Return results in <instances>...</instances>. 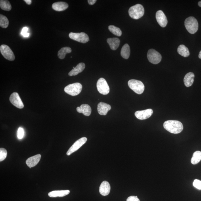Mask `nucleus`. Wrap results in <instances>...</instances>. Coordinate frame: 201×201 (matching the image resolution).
I'll list each match as a JSON object with an SVG mask.
<instances>
[{
	"label": "nucleus",
	"instance_id": "423d86ee",
	"mask_svg": "<svg viewBox=\"0 0 201 201\" xmlns=\"http://www.w3.org/2000/svg\"><path fill=\"white\" fill-rule=\"evenodd\" d=\"M69 37L71 39L82 43H86L90 40L88 35L84 32H71L69 33Z\"/></svg>",
	"mask_w": 201,
	"mask_h": 201
},
{
	"label": "nucleus",
	"instance_id": "b1692460",
	"mask_svg": "<svg viewBox=\"0 0 201 201\" xmlns=\"http://www.w3.org/2000/svg\"><path fill=\"white\" fill-rule=\"evenodd\" d=\"M177 51L179 55L184 57H188L190 54L188 48L183 44L179 46Z\"/></svg>",
	"mask_w": 201,
	"mask_h": 201
},
{
	"label": "nucleus",
	"instance_id": "c85d7f7f",
	"mask_svg": "<svg viewBox=\"0 0 201 201\" xmlns=\"http://www.w3.org/2000/svg\"><path fill=\"white\" fill-rule=\"evenodd\" d=\"M109 29L110 32L113 34L117 36H121L122 35V32L120 28L114 26H110L109 27Z\"/></svg>",
	"mask_w": 201,
	"mask_h": 201
},
{
	"label": "nucleus",
	"instance_id": "0eeeda50",
	"mask_svg": "<svg viewBox=\"0 0 201 201\" xmlns=\"http://www.w3.org/2000/svg\"><path fill=\"white\" fill-rule=\"evenodd\" d=\"M147 57L149 61L154 64H157L161 61L162 56L161 54L156 50L150 49L148 50Z\"/></svg>",
	"mask_w": 201,
	"mask_h": 201
},
{
	"label": "nucleus",
	"instance_id": "4be33fe9",
	"mask_svg": "<svg viewBox=\"0 0 201 201\" xmlns=\"http://www.w3.org/2000/svg\"><path fill=\"white\" fill-rule=\"evenodd\" d=\"M194 75L192 72H189L185 75L184 79V82L185 86L190 87L192 86L194 82Z\"/></svg>",
	"mask_w": 201,
	"mask_h": 201
},
{
	"label": "nucleus",
	"instance_id": "f257e3e1",
	"mask_svg": "<svg viewBox=\"0 0 201 201\" xmlns=\"http://www.w3.org/2000/svg\"><path fill=\"white\" fill-rule=\"evenodd\" d=\"M163 125L166 130L173 134H178L181 133L183 129L182 123L179 121L169 120L165 121Z\"/></svg>",
	"mask_w": 201,
	"mask_h": 201
},
{
	"label": "nucleus",
	"instance_id": "a211bd4d",
	"mask_svg": "<svg viewBox=\"0 0 201 201\" xmlns=\"http://www.w3.org/2000/svg\"><path fill=\"white\" fill-rule=\"evenodd\" d=\"M76 110L79 113H82L86 116H90L92 111L90 106L87 104H83L80 107H77Z\"/></svg>",
	"mask_w": 201,
	"mask_h": 201
},
{
	"label": "nucleus",
	"instance_id": "aec40b11",
	"mask_svg": "<svg viewBox=\"0 0 201 201\" xmlns=\"http://www.w3.org/2000/svg\"><path fill=\"white\" fill-rule=\"evenodd\" d=\"M107 42L111 49L115 50L119 47L120 41L118 38H108Z\"/></svg>",
	"mask_w": 201,
	"mask_h": 201
},
{
	"label": "nucleus",
	"instance_id": "dca6fc26",
	"mask_svg": "<svg viewBox=\"0 0 201 201\" xmlns=\"http://www.w3.org/2000/svg\"><path fill=\"white\" fill-rule=\"evenodd\" d=\"M41 158V154H37L28 158L26 161L27 165L30 168L35 167L40 161Z\"/></svg>",
	"mask_w": 201,
	"mask_h": 201
},
{
	"label": "nucleus",
	"instance_id": "c9c22d12",
	"mask_svg": "<svg viewBox=\"0 0 201 201\" xmlns=\"http://www.w3.org/2000/svg\"><path fill=\"white\" fill-rule=\"evenodd\" d=\"M24 1L26 2V3L28 5H31L32 3V1L31 0H24Z\"/></svg>",
	"mask_w": 201,
	"mask_h": 201
},
{
	"label": "nucleus",
	"instance_id": "f8f14e48",
	"mask_svg": "<svg viewBox=\"0 0 201 201\" xmlns=\"http://www.w3.org/2000/svg\"><path fill=\"white\" fill-rule=\"evenodd\" d=\"M153 111L151 109H148L144 110L138 111L135 113V115L137 119L141 120L148 119L151 116Z\"/></svg>",
	"mask_w": 201,
	"mask_h": 201
},
{
	"label": "nucleus",
	"instance_id": "20e7f679",
	"mask_svg": "<svg viewBox=\"0 0 201 201\" xmlns=\"http://www.w3.org/2000/svg\"><path fill=\"white\" fill-rule=\"evenodd\" d=\"M82 86L80 83H75L66 86L64 91L67 94L71 96H76L82 91Z\"/></svg>",
	"mask_w": 201,
	"mask_h": 201
},
{
	"label": "nucleus",
	"instance_id": "393cba45",
	"mask_svg": "<svg viewBox=\"0 0 201 201\" xmlns=\"http://www.w3.org/2000/svg\"><path fill=\"white\" fill-rule=\"evenodd\" d=\"M71 52L70 47H65L62 48L58 52V57L60 59H63L65 58L66 54L70 53Z\"/></svg>",
	"mask_w": 201,
	"mask_h": 201
},
{
	"label": "nucleus",
	"instance_id": "9b49d317",
	"mask_svg": "<svg viewBox=\"0 0 201 201\" xmlns=\"http://www.w3.org/2000/svg\"><path fill=\"white\" fill-rule=\"evenodd\" d=\"M9 100L13 105L18 109H22L24 107V104L18 93H13L10 96Z\"/></svg>",
	"mask_w": 201,
	"mask_h": 201
},
{
	"label": "nucleus",
	"instance_id": "1a4fd4ad",
	"mask_svg": "<svg viewBox=\"0 0 201 201\" xmlns=\"http://www.w3.org/2000/svg\"><path fill=\"white\" fill-rule=\"evenodd\" d=\"M97 90L100 94L106 95L110 92V88L107 81L103 78H100L96 84Z\"/></svg>",
	"mask_w": 201,
	"mask_h": 201
},
{
	"label": "nucleus",
	"instance_id": "a878e982",
	"mask_svg": "<svg viewBox=\"0 0 201 201\" xmlns=\"http://www.w3.org/2000/svg\"><path fill=\"white\" fill-rule=\"evenodd\" d=\"M0 7L2 9L6 11H10L12 9L10 2L6 0L0 1Z\"/></svg>",
	"mask_w": 201,
	"mask_h": 201
},
{
	"label": "nucleus",
	"instance_id": "f03ea898",
	"mask_svg": "<svg viewBox=\"0 0 201 201\" xmlns=\"http://www.w3.org/2000/svg\"><path fill=\"white\" fill-rule=\"evenodd\" d=\"M145 10L142 5L138 4L131 7L129 9V13L131 18L138 20L144 15Z\"/></svg>",
	"mask_w": 201,
	"mask_h": 201
},
{
	"label": "nucleus",
	"instance_id": "2eb2a0df",
	"mask_svg": "<svg viewBox=\"0 0 201 201\" xmlns=\"http://www.w3.org/2000/svg\"><path fill=\"white\" fill-rule=\"evenodd\" d=\"M111 190L110 185L107 181H104L100 184L99 192L100 194L103 196H106L109 194Z\"/></svg>",
	"mask_w": 201,
	"mask_h": 201
},
{
	"label": "nucleus",
	"instance_id": "f704fd0d",
	"mask_svg": "<svg viewBox=\"0 0 201 201\" xmlns=\"http://www.w3.org/2000/svg\"><path fill=\"white\" fill-rule=\"evenodd\" d=\"M88 3L90 5H93L96 2V0H88Z\"/></svg>",
	"mask_w": 201,
	"mask_h": 201
},
{
	"label": "nucleus",
	"instance_id": "6e6552de",
	"mask_svg": "<svg viewBox=\"0 0 201 201\" xmlns=\"http://www.w3.org/2000/svg\"><path fill=\"white\" fill-rule=\"evenodd\" d=\"M0 51L4 57L7 60L12 61L15 60V56L10 48L5 44H2L0 47Z\"/></svg>",
	"mask_w": 201,
	"mask_h": 201
},
{
	"label": "nucleus",
	"instance_id": "ddd939ff",
	"mask_svg": "<svg viewBox=\"0 0 201 201\" xmlns=\"http://www.w3.org/2000/svg\"><path fill=\"white\" fill-rule=\"evenodd\" d=\"M156 18L158 24L162 27H165L167 26V19L163 11L161 10L158 11L156 13Z\"/></svg>",
	"mask_w": 201,
	"mask_h": 201
},
{
	"label": "nucleus",
	"instance_id": "72a5a7b5",
	"mask_svg": "<svg viewBox=\"0 0 201 201\" xmlns=\"http://www.w3.org/2000/svg\"><path fill=\"white\" fill-rule=\"evenodd\" d=\"M126 201H140L137 196H130L127 199Z\"/></svg>",
	"mask_w": 201,
	"mask_h": 201
},
{
	"label": "nucleus",
	"instance_id": "e433bc0d",
	"mask_svg": "<svg viewBox=\"0 0 201 201\" xmlns=\"http://www.w3.org/2000/svg\"><path fill=\"white\" fill-rule=\"evenodd\" d=\"M199 57L200 59H201V50L199 54Z\"/></svg>",
	"mask_w": 201,
	"mask_h": 201
},
{
	"label": "nucleus",
	"instance_id": "7ed1b4c3",
	"mask_svg": "<svg viewBox=\"0 0 201 201\" xmlns=\"http://www.w3.org/2000/svg\"><path fill=\"white\" fill-rule=\"evenodd\" d=\"M184 24L188 32L191 34H194L198 30V21L193 17H190L185 20Z\"/></svg>",
	"mask_w": 201,
	"mask_h": 201
},
{
	"label": "nucleus",
	"instance_id": "cd10ccee",
	"mask_svg": "<svg viewBox=\"0 0 201 201\" xmlns=\"http://www.w3.org/2000/svg\"><path fill=\"white\" fill-rule=\"evenodd\" d=\"M9 24V21L7 17L3 15H0V26L2 28H6Z\"/></svg>",
	"mask_w": 201,
	"mask_h": 201
},
{
	"label": "nucleus",
	"instance_id": "412c9836",
	"mask_svg": "<svg viewBox=\"0 0 201 201\" xmlns=\"http://www.w3.org/2000/svg\"><path fill=\"white\" fill-rule=\"evenodd\" d=\"M69 190L54 191L50 192L48 195L51 198H56V197H63L66 196L70 193Z\"/></svg>",
	"mask_w": 201,
	"mask_h": 201
},
{
	"label": "nucleus",
	"instance_id": "7c9ffc66",
	"mask_svg": "<svg viewBox=\"0 0 201 201\" xmlns=\"http://www.w3.org/2000/svg\"><path fill=\"white\" fill-rule=\"evenodd\" d=\"M193 185L195 188L199 189V190H201V181L199 180V179H195L194 182H193Z\"/></svg>",
	"mask_w": 201,
	"mask_h": 201
},
{
	"label": "nucleus",
	"instance_id": "f3484780",
	"mask_svg": "<svg viewBox=\"0 0 201 201\" xmlns=\"http://www.w3.org/2000/svg\"><path fill=\"white\" fill-rule=\"evenodd\" d=\"M68 4L65 2H58L54 3L52 5V7L54 10L56 11H63L68 8Z\"/></svg>",
	"mask_w": 201,
	"mask_h": 201
},
{
	"label": "nucleus",
	"instance_id": "bb28decb",
	"mask_svg": "<svg viewBox=\"0 0 201 201\" xmlns=\"http://www.w3.org/2000/svg\"><path fill=\"white\" fill-rule=\"evenodd\" d=\"M201 160V152L200 151H196L193 154L191 159V162L193 164L195 165L199 162Z\"/></svg>",
	"mask_w": 201,
	"mask_h": 201
},
{
	"label": "nucleus",
	"instance_id": "4c0bfd02",
	"mask_svg": "<svg viewBox=\"0 0 201 201\" xmlns=\"http://www.w3.org/2000/svg\"><path fill=\"white\" fill-rule=\"evenodd\" d=\"M198 5L199 6L201 7V1H200L198 2Z\"/></svg>",
	"mask_w": 201,
	"mask_h": 201
},
{
	"label": "nucleus",
	"instance_id": "5701e85b",
	"mask_svg": "<svg viewBox=\"0 0 201 201\" xmlns=\"http://www.w3.org/2000/svg\"><path fill=\"white\" fill-rule=\"evenodd\" d=\"M130 46L128 44H125L122 48L121 51V55L123 58L128 59L130 56Z\"/></svg>",
	"mask_w": 201,
	"mask_h": 201
},
{
	"label": "nucleus",
	"instance_id": "39448f33",
	"mask_svg": "<svg viewBox=\"0 0 201 201\" xmlns=\"http://www.w3.org/2000/svg\"><path fill=\"white\" fill-rule=\"evenodd\" d=\"M128 84L129 88L137 94H142L144 91V85L140 81L131 80L128 81Z\"/></svg>",
	"mask_w": 201,
	"mask_h": 201
},
{
	"label": "nucleus",
	"instance_id": "4468645a",
	"mask_svg": "<svg viewBox=\"0 0 201 201\" xmlns=\"http://www.w3.org/2000/svg\"><path fill=\"white\" fill-rule=\"evenodd\" d=\"M111 109V106L109 104L102 102H100L98 104L97 110L98 113L100 115H107L108 111Z\"/></svg>",
	"mask_w": 201,
	"mask_h": 201
},
{
	"label": "nucleus",
	"instance_id": "6ab92c4d",
	"mask_svg": "<svg viewBox=\"0 0 201 201\" xmlns=\"http://www.w3.org/2000/svg\"><path fill=\"white\" fill-rule=\"evenodd\" d=\"M86 67L85 63H79L76 67H73V69L69 73V75L71 76H76L79 73L82 72Z\"/></svg>",
	"mask_w": 201,
	"mask_h": 201
},
{
	"label": "nucleus",
	"instance_id": "c756f323",
	"mask_svg": "<svg viewBox=\"0 0 201 201\" xmlns=\"http://www.w3.org/2000/svg\"><path fill=\"white\" fill-rule=\"evenodd\" d=\"M7 155V151L4 148L0 149V161H2L6 158Z\"/></svg>",
	"mask_w": 201,
	"mask_h": 201
},
{
	"label": "nucleus",
	"instance_id": "2f4dec72",
	"mask_svg": "<svg viewBox=\"0 0 201 201\" xmlns=\"http://www.w3.org/2000/svg\"><path fill=\"white\" fill-rule=\"evenodd\" d=\"M24 130L23 128L21 127L19 128L18 130V135L17 136L19 139H22L24 136Z\"/></svg>",
	"mask_w": 201,
	"mask_h": 201
},
{
	"label": "nucleus",
	"instance_id": "473e14b6",
	"mask_svg": "<svg viewBox=\"0 0 201 201\" xmlns=\"http://www.w3.org/2000/svg\"><path fill=\"white\" fill-rule=\"evenodd\" d=\"M28 30V28L25 27L22 29V32H21V35L25 37H28L30 34L27 32Z\"/></svg>",
	"mask_w": 201,
	"mask_h": 201
},
{
	"label": "nucleus",
	"instance_id": "9d476101",
	"mask_svg": "<svg viewBox=\"0 0 201 201\" xmlns=\"http://www.w3.org/2000/svg\"><path fill=\"white\" fill-rule=\"evenodd\" d=\"M87 139L86 137H83L77 140L74 143L72 146H71L69 150L67 151L66 154L67 155H70L71 154L73 153V152L76 151L79 149H80L86 142Z\"/></svg>",
	"mask_w": 201,
	"mask_h": 201
}]
</instances>
